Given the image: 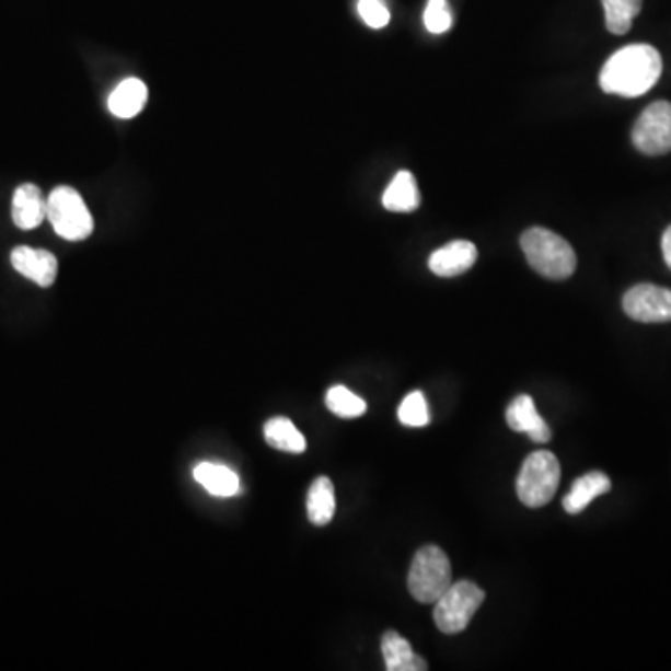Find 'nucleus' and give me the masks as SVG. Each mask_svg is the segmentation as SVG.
I'll return each mask as SVG.
<instances>
[{"label": "nucleus", "instance_id": "nucleus-1", "mask_svg": "<svg viewBox=\"0 0 671 671\" xmlns=\"http://www.w3.org/2000/svg\"><path fill=\"white\" fill-rule=\"evenodd\" d=\"M662 57L659 50L646 44L623 47L606 60L601 70V89L606 94L640 97L659 82Z\"/></svg>", "mask_w": 671, "mask_h": 671}, {"label": "nucleus", "instance_id": "nucleus-2", "mask_svg": "<svg viewBox=\"0 0 671 671\" xmlns=\"http://www.w3.org/2000/svg\"><path fill=\"white\" fill-rule=\"evenodd\" d=\"M522 252L535 273L548 280H567L577 269L572 246L546 228H530L522 233Z\"/></svg>", "mask_w": 671, "mask_h": 671}, {"label": "nucleus", "instance_id": "nucleus-3", "mask_svg": "<svg viewBox=\"0 0 671 671\" xmlns=\"http://www.w3.org/2000/svg\"><path fill=\"white\" fill-rule=\"evenodd\" d=\"M452 586V564L444 551L427 545L416 553L408 571V591L421 604H435Z\"/></svg>", "mask_w": 671, "mask_h": 671}, {"label": "nucleus", "instance_id": "nucleus-4", "mask_svg": "<svg viewBox=\"0 0 671 671\" xmlns=\"http://www.w3.org/2000/svg\"><path fill=\"white\" fill-rule=\"evenodd\" d=\"M47 219L66 241H84L94 232V217L76 188L60 185L47 196Z\"/></svg>", "mask_w": 671, "mask_h": 671}, {"label": "nucleus", "instance_id": "nucleus-5", "mask_svg": "<svg viewBox=\"0 0 671 671\" xmlns=\"http://www.w3.org/2000/svg\"><path fill=\"white\" fill-rule=\"evenodd\" d=\"M559 477L562 468L554 453H530L517 477V495L528 508H543L556 495Z\"/></svg>", "mask_w": 671, "mask_h": 671}, {"label": "nucleus", "instance_id": "nucleus-6", "mask_svg": "<svg viewBox=\"0 0 671 671\" xmlns=\"http://www.w3.org/2000/svg\"><path fill=\"white\" fill-rule=\"evenodd\" d=\"M484 601L485 591L471 580L452 583L435 602L433 620L440 633H463Z\"/></svg>", "mask_w": 671, "mask_h": 671}, {"label": "nucleus", "instance_id": "nucleus-7", "mask_svg": "<svg viewBox=\"0 0 671 671\" xmlns=\"http://www.w3.org/2000/svg\"><path fill=\"white\" fill-rule=\"evenodd\" d=\"M633 144L646 155H666L671 151V103L657 101L640 114L633 127Z\"/></svg>", "mask_w": 671, "mask_h": 671}, {"label": "nucleus", "instance_id": "nucleus-8", "mask_svg": "<svg viewBox=\"0 0 671 671\" xmlns=\"http://www.w3.org/2000/svg\"><path fill=\"white\" fill-rule=\"evenodd\" d=\"M623 310L630 320L640 323H668L671 321V291L652 284H638L623 297Z\"/></svg>", "mask_w": 671, "mask_h": 671}, {"label": "nucleus", "instance_id": "nucleus-9", "mask_svg": "<svg viewBox=\"0 0 671 671\" xmlns=\"http://www.w3.org/2000/svg\"><path fill=\"white\" fill-rule=\"evenodd\" d=\"M12 265L13 269L38 284L39 288H50L57 280L58 259L49 251L18 246L12 252Z\"/></svg>", "mask_w": 671, "mask_h": 671}, {"label": "nucleus", "instance_id": "nucleus-10", "mask_svg": "<svg viewBox=\"0 0 671 671\" xmlns=\"http://www.w3.org/2000/svg\"><path fill=\"white\" fill-rule=\"evenodd\" d=\"M477 259V248L471 241H452L435 251L429 257V269L440 278H452L472 269Z\"/></svg>", "mask_w": 671, "mask_h": 671}, {"label": "nucleus", "instance_id": "nucleus-11", "mask_svg": "<svg viewBox=\"0 0 671 671\" xmlns=\"http://www.w3.org/2000/svg\"><path fill=\"white\" fill-rule=\"evenodd\" d=\"M506 420L513 431L527 433L533 442L543 444L553 437L551 427L546 426V421L541 418L530 395L522 394L514 397L508 410H506Z\"/></svg>", "mask_w": 671, "mask_h": 671}, {"label": "nucleus", "instance_id": "nucleus-12", "mask_svg": "<svg viewBox=\"0 0 671 671\" xmlns=\"http://www.w3.org/2000/svg\"><path fill=\"white\" fill-rule=\"evenodd\" d=\"M13 224L20 230H34L47 219V198L34 183H23L13 193Z\"/></svg>", "mask_w": 671, "mask_h": 671}, {"label": "nucleus", "instance_id": "nucleus-13", "mask_svg": "<svg viewBox=\"0 0 671 671\" xmlns=\"http://www.w3.org/2000/svg\"><path fill=\"white\" fill-rule=\"evenodd\" d=\"M148 103V86L137 77L119 82L108 95V111L119 119H131L142 113Z\"/></svg>", "mask_w": 671, "mask_h": 671}, {"label": "nucleus", "instance_id": "nucleus-14", "mask_svg": "<svg viewBox=\"0 0 671 671\" xmlns=\"http://www.w3.org/2000/svg\"><path fill=\"white\" fill-rule=\"evenodd\" d=\"M612 489V482L604 472L593 471L578 477L572 484L569 495L564 498V509L569 514L582 513L597 496L606 495Z\"/></svg>", "mask_w": 671, "mask_h": 671}, {"label": "nucleus", "instance_id": "nucleus-15", "mask_svg": "<svg viewBox=\"0 0 671 671\" xmlns=\"http://www.w3.org/2000/svg\"><path fill=\"white\" fill-rule=\"evenodd\" d=\"M381 651H383L384 666L389 671H426L429 668L426 660L415 655L413 647L402 634L394 633V630L384 634Z\"/></svg>", "mask_w": 671, "mask_h": 671}, {"label": "nucleus", "instance_id": "nucleus-16", "mask_svg": "<svg viewBox=\"0 0 671 671\" xmlns=\"http://www.w3.org/2000/svg\"><path fill=\"white\" fill-rule=\"evenodd\" d=\"M383 206L394 213H413L420 208V190L410 172L402 170L395 174L389 188L384 190Z\"/></svg>", "mask_w": 671, "mask_h": 671}, {"label": "nucleus", "instance_id": "nucleus-17", "mask_svg": "<svg viewBox=\"0 0 671 671\" xmlns=\"http://www.w3.org/2000/svg\"><path fill=\"white\" fill-rule=\"evenodd\" d=\"M306 511L308 519L315 527H326L333 521L334 513H336V495H334L333 482L328 477H317L314 484L310 485Z\"/></svg>", "mask_w": 671, "mask_h": 671}, {"label": "nucleus", "instance_id": "nucleus-18", "mask_svg": "<svg viewBox=\"0 0 671 671\" xmlns=\"http://www.w3.org/2000/svg\"><path fill=\"white\" fill-rule=\"evenodd\" d=\"M195 479L204 489L220 498H230L239 493V476L228 466L200 463L195 468Z\"/></svg>", "mask_w": 671, "mask_h": 671}, {"label": "nucleus", "instance_id": "nucleus-19", "mask_svg": "<svg viewBox=\"0 0 671 671\" xmlns=\"http://www.w3.org/2000/svg\"><path fill=\"white\" fill-rule=\"evenodd\" d=\"M265 440L267 444L273 446L275 450L286 453H302L306 450V439L304 435L297 429L296 424L278 416V418H270L264 427Z\"/></svg>", "mask_w": 671, "mask_h": 671}, {"label": "nucleus", "instance_id": "nucleus-20", "mask_svg": "<svg viewBox=\"0 0 671 671\" xmlns=\"http://www.w3.org/2000/svg\"><path fill=\"white\" fill-rule=\"evenodd\" d=\"M604 15H606V28L612 34H627L633 26V21L641 10V0H602Z\"/></svg>", "mask_w": 671, "mask_h": 671}, {"label": "nucleus", "instance_id": "nucleus-21", "mask_svg": "<svg viewBox=\"0 0 671 671\" xmlns=\"http://www.w3.org/2000/svg\"><path fill=\"white\" fill-rule=\"evenodd\" d=\"M325 403L328 410L339 418H358L365 416L368 410L365 400L342 384H336L326 392Z\"/></svg>", "mask_w": 671, "mask_h": 671}, {"label": "nucleus", "instance_id": "nucleus-22", "mask_svg": "<svg viewBox=\"0 0 671 671\" xmlns=\"http://www.w3.org/2000/svg\"><path fill=\"white\" fill-rule=\"evenodd\" d=\"M397 418L403 426L426 427L431 421L426 397L421 392H410L397 408Z\"/></svg>", "mask_w": 671, "mask_h": 671}, {"label": "nucleus", "instance_id": "nucleus-23", "mask_svg": "<svg viewBox=\"0 0 671 671\" xmlns=\"http://www.w3.org/2000/svg\"><path fill=\"white\" fill-rule=\"evenodd\" d=\"M424 23L427 31L433 34H442L450 31L452 26V12L446 0H429L427 2L426 13H424Z\"/></svg>", "mask_w": 671, "mask_h": 671}, {"label": "nucleus", "instance_id": "nucleus-24", "mask_svg": "<svg viewBox=\"0 0 671 671\" xmlns=\"http://www.w3.org/2000/svg\"><path fill=\"white\" fill-rule=\"evenodd\" d=\"M358 13L371 28H384L390 23L389 8L383 0H358Z\"/></svg>", "mask_w": 671, "mask_h": 671}, {"label": "nucleus", "instance_id": "nucleus-25", "mask_svg": "<svg viewBox=\"0 0 671 671\" xmlns=\"http://www.w3.org/2000/svg\"><path fill=\"white\" fill-rule=\"evenodd\" d=\"M662 254H664L666 264L671 269V227L662 235Z\"/></svg>", "mask_w": 671, "mask_h": 671}]
</instances>
